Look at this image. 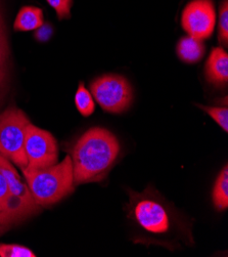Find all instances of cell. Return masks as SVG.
I'll return each instance as SVG.
<instances>
[{
	"instance_id": "52a82bcc",
	"label": "cell",
	"mask_w": 228,
	"mask_h": 257,
	"mask_svg": "<svg viewBox=\"0 0 228 257\" xmlns=\"http://www.w3.org/2000/svg\"><path fill=\"white\" fill-rule=\"evenodd\" d=\"M25 153L28 164L23 171L38 170L53 166L58 162L59 147L52 134L30 123L26 131Z\"/></svg>"
},
{
	"instance_id": "3957f363",
	"label": "cell",
	"mask_w": 228,
	"mask_h": 257,
	"mask_svg": "<svg viewBox=\"0 0 228 257\" xmlns=\"http://www.w3.org/2000/svg\"><path fill=\"white\" fill-rule=\"evenodd\" d=\"M26 184L40 207L50 206L74 192V174L71 156L46 168L23 171Z\"/></svg>"
},
{
	"instance_id": "ac0fdd59",
	"label": "cell",
	"mask_w": 228,
	"mask_h": 257,
	"mask_svg": "<svg viewBox=\"0 0 228 257\" xmlns=\"http://www.w3.org/2000/svg\"><path fill=\"white\" fill-rule=\"evenodd\" d=\"M46 2L56 11L60 20L70 19L73 0H46Z\"/></svg>"
},
{
	"instance_id": "30bf717a",
	"label": "cell",
	"mask_w": 228,
	"mask_h": 257,
	"mask_svg": "<svg viewBox=\"0 0 228 257\" xmlns=\"http://www.w3.org/2000/svg\"><path fill=\"white\" fill-rule=\"evenodd\" d=\"M205 51L206 48L202 41L191 36L182 37L176 46L177 56L187 64H193L200 61L205 55Z\"/></svg>"
},
{
	"instance_id": "e0dca14e",
	"label": "cell",
	"mask_w": 228,
	"mask_h": 257,
	"mask_svg": "<svg viewBox=\"0 0 228 257\" xmlns=\"http://www.w3.org/2000/svg\"><path fill=\"white\" fill-rule=\"evenodd\" d=\"M218 38L221 44L225 47L228 45V2H224L219 10V24H218Z\"/></svg>"
},
{
	"instance_id": "9c48e42d",
	"label": "cell",
	"mask_w": 228,
	"mask_h": 257,
	"mask_svg": "<svg viewBox=\"0 0 228 257\" xmlns=\"http://www.w3.org/2000/svg\"><path fill=\"white\" fill-rule=\"evenodd\" d=\"M206 78L218 87L226 86L228 83V54L222 47H215L206 63Z\"/></svg>"
},
{
	"instance_id": "5b68a950",
	"label": "cell",
	"mask_w": 228,
	"mask_h": 257,
	"mask_svg": "<svg viewBox=\"0 0 228 257\" xmlns=\"http://www.w3.org/2000/svg\"><path fill=\"white\" fill-rule=\"evenodd\" d=\"M28 116L21 109L10 107L0 114V155L17 165L22 171L28 161L25 153Z\"/></svg>"
},
{
	"instance_id": "9a60e30c",
	"label": "cell",
	"mask_w": 228,
	"mask_h": 257,
	"mask_svg": "<svg viewBox=\"0 0 228 257\" xmlns=\"http://www.w3.org/2000/svg\"><path fill=\"white\" fill-rule=\"evenodd\" d=\"M37 255L28 247L19 244L0 243V257H36Z\"/></svg>"
},
{
	"instance_id": "ba28073f",
	"label": "cell",
	"mask_w": 228,
	"mask_h": 257,
	"mask_svg": "<svg viewBox=\"0 0 228 257\" xmlns=\"http://www.w3.org/2000/svg\"><path fill=\"white\" fill-rule=\"evenodd\" d=\"M216 25V12L213 0H191L181 16L183 30L198 40L211 37Z\"/></svg>"
},
{
	"instance_id": "7c38bea8",
	"label": "cell",
	"mask_w": 228,
	"mask_h": 257,
	"mask_svg": "<svg viewBox=\"0 0 228 257\" xmlns=\"http://www.w3.org/2000/svg\"><path fill=\"white\" fill-rule=\"evenodd\" d=\"M213 203L217 210L223 211L228 208V166L225 165L220 171L214 188H213Z\"/></svg>"
},
{
	"instance_id": "8992f818",
	"label": "cell",
	"mask_w": 228,
	"mask_h": 257,
	"mask_svg": "<svg viewBox=\"0 0 228 257\" xmlns=\"http://www.w3.org/2000/svg\"><path fill=\"white\" fill-rule=\"evenodd\" d=\"M91 94L104 111L119 114L127 110L133 98L128 80L119 75H104L90 83Z\"/></svg>"
},
{
	"instance_id": "8fae6325",
	"label": "cell",
	"mask_w": 228,
	"mask_h": 257,
	"mask_svg": "<svg viewBox=\"0 0 228 257\" xmlns=\"http://www.w3.org/2000/svg\"><path fill=\"white\" fill-rule=\"evenodd\" d=\"M43 25V12L39 8L24 7L19 12L15 23V31H33Z\"/></svg>"
},
{
	"instance_id": "6da1fadb",
	"label": "cell",
	"mask_w": 228,
	"mask_h": 257,
	"mask_svg": "<svg viewBox=\"0 0 228 257\" xmlns=\"http://www.w3.org/2000/svg\"><path fill=\"white\" fill-rule=\"evenodd\" d=\"M125 211L137 230L134 243L156 244L171 251L193 245L191 223L155 188L138 193L128 191Z\"/></svg>"
},
{
	"instance_id": "ffe728a7",
	"label": "cell",
	"mask_w": 228,
	"mask_h": 257,
	"mask_svg": "<svg viewBox=\"0 0 228 257\" xmlns=\"http://www.w3.org/2000/svg\"><path fill=\"white\" fill-rule=\"evenodd\" d=\"M52 33H53V30H52V27H50L49 25H42L41 27H39L37 29V32H36V39L41 41V42H44V41H47L50 36H52Z\"/></svg>"
},
{
	"instance_id": "7a4b0ae2",
	"label": "cell",
	"mask_w": 228,
	"mask_h": 257,
	"mask_svg": "<svg viewBox=\"0 0 228 257\" xmlns=\"http://www.w3.org/2000/svg\"><path fill=\"white\" fill-rule=\"evenodd\" d=\"M120 153L117 138L105 128L93 127L71 150L74 184L98 183L107 176Z\"/></svg>"
},
{
	"instance_id": "d6986e66",
	"label": "cell",
	"mask_w": 228,
	"mask_h": 257,
	"mask_svg": "<svg viewBox=\"0 0 228 257\" xmlns=\"http://www.w3.org/2000/svg\"><path fill=\"white\" fill-rule=\"evenodd\" d=\"M9 195H10L9 183L7 181L6 176L2 172V170H0V211L4 209L5 205L8 201Z\"/></svg>"
},
{
	"instance_id": "277c9868",
	"label": "cell",
	"mask_w": 228,
	"mask_h": 257,
	"mask_svg": "<svg viewBox=\"0 0 228 257\" xmlns=\"http://www.w3.org/2000/svg\"><path fill=\"white\" fill-rule=\"evenodd\" d=\"M0 170L9 183L10 195L4 209L0 211V236L12 227L36 214L40 206L35 202L27 184L10 160L0 155Z\"/></svg>"
},
{
	"instance_id": "5bb4252c",
	"label": "cell",
	"mask_w": 228,
	"mask_h": 257,
	"mask_svg": "<svg viewBox=\"0 0 228 257\" xmlns=\"http://www.w3.org/2000/svg\"><path fill=\"white\" fill-rule=\"evenodd\" d=\"M75 105L77 110L84 117H88L93 114L95 110V104L92 94L87 90L85 85L80 82L77 91L75 94Z\"/></svg>"
},
{
	"instance_id": "4fadbf2b",
	"label": "cell",
	"mask_w": 228,
	"mask_h": 257,
	"mask_svg": "<svg viewBox=\"0 0 228 257\" xmlns=\"http://www.w3.org/2000/svg\"><path fill=\"white\" fill-rule=\"evenodd\" d=\"M0 3H2V0H0ZM9 54L10 47L7 35V28L2 13V7H0V96H2L6 84Z\"/></svg>"
},
{
	"instance_id": "2e32d148",
	"label": "cell",
	"mask_w": 228,
	"mask_h": 257,
	"mask_svg": "<svg viewBox=\"0 0 228 257\" xmlns=\"http://www.w3.org/2000/svg\"><path fill=\"white\" fill-rule=\"evenodd\" d=\"M197 107L207 113L221 128L224 133L228 132V109L227 107H207L197 105Z\"/></svg>"
}]
</instances>
